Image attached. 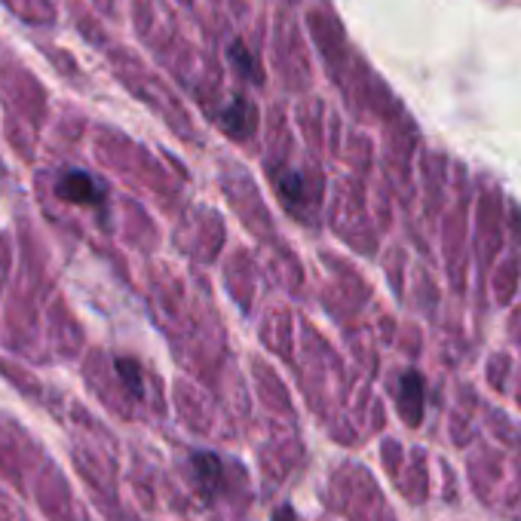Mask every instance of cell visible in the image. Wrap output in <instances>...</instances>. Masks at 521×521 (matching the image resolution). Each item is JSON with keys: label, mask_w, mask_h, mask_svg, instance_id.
<instances>
[{"label": "cell", "mask_w": 521, "mask_h": 521, "mask_svg": "<svg viewBox=\"0 0 521 521\" xmlns=\"http://www.w3.org/2000/svg\"><path fill=\"white\" fill-rule=\"evenodd\" d=\"M56 191H59L62 200L80 203V206H99V200H102V184L89 172H80V169L65 172L56 184Z\"/></svg>", "instance_id": "6da1fadb"}, {"label": "cell", "mask_w": 521, "mask_h": 521, "mask_svg": "<svg viewBox=\"0 0 521 521\" xmlns=\"http://www.w3.org/2000/svg\"><path fill=\"white\" fill-rule=\"evenodd\" d=\"M399 408H402V417L417 426L423 420V381L417 371H408L402 374V384H399Z\"/></svg>", "instance_id": "7a4b0ae2"}, {"label": "cell", "mask_w": 521, "mask_h": 521, "mask_svg": "<svg viewBox=\"0 0 521 521\" xmlns=\"http://www.w3.org/2000/svg\"><path fill=\"white\" fill-rule=\"evenodd\" d=\"M224 129L233 138H246L255 132V108L246 99H236L227 111H224Z\"/></svg>", "instance_id": "3957f363"}, {"label": "cell", "mask_w": 521, "mask_h": 521, "mask_svg": "<svg viewBox=\"0 0 521 521\" xmlns=\"http://www.w3.org/2000/svg\"><path fill=\"white\" fill-rule=\"evenodd\" d=\"M191 466H194V472H197L200 488H203L206 494H212L215 485H218V479H221V472H224L221 457H218V454H194V457H191Z\"/></svg>", "instance_id": "277c9868"}, {"label": "cell", "mask_w": 521, "mask_h": 521, "mask_svg": "<svg viewBox=\"0 0 521 521\" xmlns=\"http://www.w3.org/2000/svg\"><path fill=\"white\" fill-rule=\"evenodd\" d=\"M114 365H117L120 381L129 387V393H132L135 399H141V393H145V384H141V368H138V362H135V359H117Z\"/></svg>", "instance_id": "5b68a950"}, {"label": "cell", "mask_w": 521, "mask_h": 521, "mask_svg": "<svg viewBox=\"0 0 521 521\" xmlns=\"http://www.w3.org/2000/svg\"><path fill=\"white\" fill-rule=\"evenodd\" d=\"M230 59L243 68V74H249V71H252V80H261V71H258V65H255V56H252V53H246L240 43H233Z\"/></svg>", "instance_id": "8992f818"}, {"label": "cell", "mask_w": 521, "mask_h": 521, "mask_svg": "<svg viewBox=\"0 0 521 521\" xmlns=\"http://www.w3.org/2000/svg\"><path fill=\"white\" fill-rule=\"evenodd\" d=\"M273 521H298V518H295V512H292V506H282V509H276V515H273Z\"/></svg>", "instance_id": "52a82bcc"}]
</instances>
